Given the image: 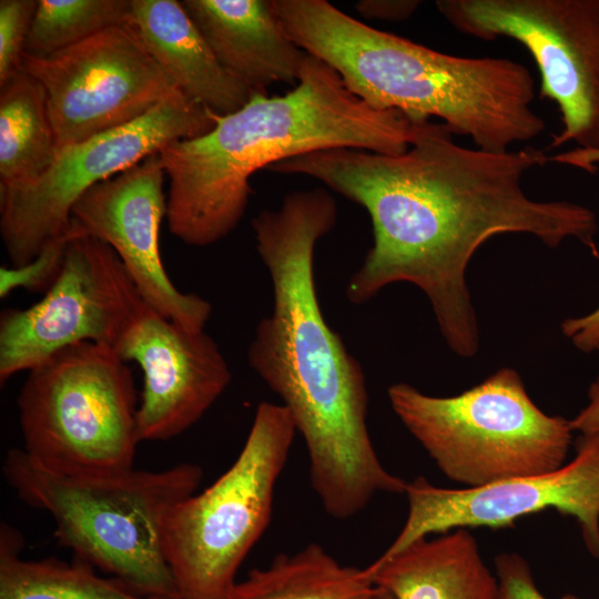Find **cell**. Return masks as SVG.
I'll use <instances>...</instances> for the list:
<instances>
[{
    "instance_id": "6da1fadb",
    "label": "cell",
    "mask_w": 599,
    "mask_h": 599,
    "mask_svg": "<svg viewBox=\"0 0 599 599\" xmlns=\"http://www.w3.org/2000/svg\"><path fill=\"white\" fill-rule=\"evenodd\" d=\"M451 135L434 123L400 154L329 149L267 170L318 180L369 214L374 242L348 281V301L363 304L390 284L410 283L426 294L450 349L471 357L479 331L465 274L476 251L496 235L524 233L549 247L578 240L599 258L597 217L580 204L525 193L524 175L548 161L542 151L491 152Z\"/></svg>"
},
{
    "instance_id": "7a4b0ae2",
    "label": "cell",
    "mask_w": 599,
    "mask_h": 599,
    "mask_svg": "<svg viewBox=\"0 0 599 599\" xmlns=\"http://www.w3.org/2000/svg\"><path fill=\"white\" fill-rule=\"evenodd\" d=\"M337 207L323 189L286 194L253 220L257 253L273 286V309L257 324L247 361L280 396L306 445L309 480L325 512L348 519L380 493L407 481L380 463L367 428L368 394L359 362L322 313L314 277L319 238Z\"/></svg>"
},
{
    "instance_id": "3957f363",
    "label": "cell",
    "mask_w": 599,
    "mask_h": 599,
    "mask_svg": "<svg viewBox=\"0 0 599 599\" xmlns=\"http://www.w3.org/2000/svg\"><path fill=\"white\" fill-rule=\"evenodd\" d=\"M203 135L159 151L169 177L170 232L190 246L212 245L236 229L252 187L250 177L281 161L329 149L400 154L430 121L377 110L352 93L339 74L306 54L295 87L284 95L253 93L235 112L211 111Z\"/></svg>"
},
{
    "instance_id": "277c9868",
    "label": "cell",
    "mask_w": 599,
    "mask_h": 599,
    "mask_svg": "<svg viewBox=\"0 0 599 599\" xmlns=\"http://www.w3.org/2000/svg\"><path fill=\"white\" fill-rule=\"evenodd\" d=\"M271 3L290 38L374 109L417 121L438 118L491 152L509 151L545 130L532 108L534 78L519 62L438 52L366 26L326 0Z\"/></svg>"
},
{
    "instance_id": "5b68a950",
    "label": "cell",
    "mask_w": 599,
    "mask_h": 599,
    "mask_svg": "<svg viewBox=\"0 0 599 599\" xmlns=\"http://www.w3.org/2000/svg\"><path fill=\"white\" fill-rule=\"evenodd\" d=\"M2 469L22 501L52 517L59 544L77 559L140 595L180 599L164 554L162 526L167 510L200 486V466L183 463L156 471L68 473L12 448Z\"/></svg>"
},
{
    "instance_id": "8992f818",
    "label": "cell",
    "mask_w": 599,
    "mask_h": 599,
    "mask_svg": "<svg viewBox=\"0 0 599 599\" xmlns=\"http://www.w3.org/2000/svg\"><path fill=\"white\" fill-rule=\"evenodd\" d=\"M387 394L403 425L460 488L566 464L573 433L569 420L542 412L512 368H500L455 396L426 395L407 383L389 386Z\"/></svg>"
},
{
    "instance_id": "52a82bcc",
    "label": "cell",
    "mask_w": 599,
    "mask_h": 599,
    "mask_svg": "<svg viewBox=\"0 0 599 599\" xmlns=\"http://www.w3.org/2000/svg\"><path fill=\"white\" fill-rule=\"evenodd\" d=\"M295 432L282 404L260 403L232 466L167 510L163 548L180 599L229 598L241 564L270 524Z\"/></svg>"
},
{
    "instance_id": "ba28073f",
    "label": "cell",
    "mask_w": 599,
    "mask_h": 599,
    "mask_svg": "<svg viewBox=\"0 0 599 599\" xmlns=\"http://www.w3.org/2000/svg\"><path fill=\"white\" fill-rule=\"evenodd\" d=\"M138 407L132 370L112 347H67L29 370L20 390L22 449L68 473L131 469Z\"/></svg>"
},
{
    "instance_id": "9c48e42d",
    "label": "cell",
    "mask_w": 599,
    "mask_h": 599,
    "mask_svg": "<svg viewBox=\"0 0 599 599\" xmlns=\"http://www.w3.org/2000/svg\"><path fill=\"white\" fill-rule=\"evenodd\" d=\"M213 126L211 110L177 90L135 121L61 149L38 180L0 186V233L12 266L30 262L63 235L73 206L91 187Z\"/></svg>"
},
{
    "instance_id": "30bf717a",
    "label": "cell",
    "mask_w": 599,
    "mask_h": 599,
    "mask_svg": "<svg viewBox=\"0 0 599 599\" xmlns=\"http://www.w3.org/2000/svg\"><path fill=\"white\" fill-rule=\"evenodd\" d=\"M459 32L522 44L541 77L540 97L562 122L548 149H599V0H438Z\"/></svg>"
},
{
    "instance_id": "8fae6325",
    "label": "cell",
    "mask_w": 599,
    "mask_h": 599,
    "mask_svg": "<svg viewBox=\"0 0 599 599\" xmlns=\"http://www.w3.org/2000/svg\"><path fill=\"white\" fill-rule=\"evenodd\" d=\"M145 305L106 243L87 235L72 237L60 274L43 297L27 308L1 313V384L80 343L114 349Z\"/></svg>"
},
{
    "instance_id": "7c38bea8",
    "label": "cell",
    "mask_w": 599,
    "mask_h": 599,
    "mask_svg": "<svg viewBox=\"0 0 599 599\" xmlns=\"http://www.w3.org/2000/svg\"><path fill=\"white\" fill-rule=\"evenodd\" d=\"M22 70L47 93L58 151L129 124L180 90L128 24L109 28Z\"/></svg>"
},
{
    "instance_id": "4fadbf2b",
    "label": "cell",
    "mask_w": 599,
    "mask_h": 599,
    "mask_svg": "<svg viewBox=\"0 0 599 599\" xmlns=\"http://www.w3.org/2000/svg\"><path fill=\"white\" fill-rule=\"evenodd\" d=\"M405 495L407 519L379 558L432 534L510 527L521 517L555 509L577 520L587 550L599 560V430L580 434L575 457L555 470L460 489L417 477L407 483Z\"/></svg>"
},
{
    "instance_id": "5bb4252c",
    "label": "cell",
    "mask_w": 599,
    "mask_h": 599,
    "mask_svg": "<svg viewBox=\"0 0 599 599\" xmlns=\"http://www.w3.org/2000/svg\"><path fill=\"white\" fill-rule=\"evenodd\" d=\"M164 175L159 153L149 155L85 192L72 209L71 224L116 253L150 307L185 328L202 331L211 303L181 292L161 258L160 227L167 212Z\"/></svg>"
},
{
    "instance_id": "9a60e30c",
    "label": "cell",
    "mask_w": 599,
    "mask_h": 599,
    "mask_svg": "<svg viewBox=\"0 0 599 599\" xmlns=\"http://www.w3.org/2000/svg\"><path fill=\"white\" fill-rule=\"evenodd\" d=\"M114 351L143 373L138 407L142 440H169L197 423L229 386L232 374L216 342L185 328L148 304Z\"/></svg>"
},
{
    "instance_id": "2e32d148",
    "label": "cell",
    "mask_w": 599,
    "mask_h": 599,
    "mask_svg": "<svg viewBox=\"0 0 599 599\" xmlns=\"http://www.w3.org/2000/svg\"><path fill=\"white\" fill-rule=\"evenodd\" d=\"M219 63L254 93L297 82L306 57L287 34L271 0L181 1Z\"/></svg>"
},
{
    "instance_id": "e0dca14e",
    "label": "cell",
    "mask_w": 599,
    "mask_h": 599,
    "mask_svg": "<svg viewBox=\"0 0 599 599\" xmlns=\"http://www.w3.org/2000/svg\"><path fill=\"white\" fill-rule=\"evenodd\" d=\"M126 24L187 97L217 114L237 111L253 95L219 63L176 0H131Z\"/></svg>"
},
{
    "instance_id": "ac0fdd59",
    "label": "cell",
    "mask_w": 599,
    "mask_h": 599,
    "mask_svg": "<svg viewBox=\"0 0 599 599\" xmlns=\"http://www.w3.org/2000/svg\"><path fill=\"white\" fill-rule=\"evenodd\" d=\"M395 599H494L497 578L467 528L424 537L364 568Z\"/></svg>"
},
{
    "instance_id": "d6986e66",
    "label": "cell",
    "mask_w": 599,
    "mask_h": 599,
    "mask_svg": "<svg viewBox=\"0 0 599 599\" xmlns=\"http://www.w3.org/2000/svg\"><path fill=\"white\" fill-rule=\"evenodd\" d=\"M0 186L38 180L58 149L43 85L24 70L0 87Z\"/></svg>"
},
{
    "instance_id": "ffe728a7",
    "label": "cell",
    "mask_w": 599,
    "mask_h": 599,
    "mask_svg": "<svg viewBox=\"0 0 599 599\" xmlns=\"http://www.w3.org/2000/svg\"><path fill=\"white\" fill-rule=\"evenodd\" d=\"M375 589L364 568L343 566L312 542L280 554L234 585L227 599H366Z\"/></svg>"
},
{
    "instance_id": "44dd1931",
    "label": "cell",
    "mask_w": 599,
    "mask_h": 599,
    "mask_svg": "<svg viewBox=\"0 0 599 599\" xmlns=\"http://www.w3.org/2000/svg\"><path fill=\"white\" fill-rule=\"evenodd\" d=\"M22 536L7 524L0 531V599H159L135 592L115 577L104 578L77 559L26 560Z\"/></svg>"
},
{
    "instance_id": "7402d4cb",
    "label": "cell",
    "mask_w": 599,
    "mask_h": 599,
    "mask_svg": "<svg viewBox=\"0 0 599 599\" xmlns=\"http://www.w3.org/2000/svg\"><path fill=\"white\" fill-rule=\"evenodd\" d=\"M131 0H38L24 54L47 58L126 24Z\"/></svg>"
},
{
    "instance_id": "603a6c76",
    "label": "cell",
    "mask_w": 599,
    "mask_h": 599,
    "mask_svg": "<svg viewBox=\"0 0 599 599\" xmlns=\"http://www.w3.org/2000/svg\"><path fill=\"white\" fill-rule=\"evenodd\" d=\"M82 235L72 224L61 236L49 243L33 260L20 266H1L0 297L23 288L29 292H47L57 280L63 265L70 240Z\"/></svg>"
},
{
    "instance_id": "cb8c5ba5",
    "label": "cell",
    "mask_w": 599,
    "mask_h": 599,
    "mask_svg": "<svg viewBox=\"0 0 599 599\" xmlns=\"http://www.w3.org/2000/svg\"><path fill=\"white\" fill-rule=\"evenodd\" d=\"M38 0L0 1V87L21 71Z\"/></svg>"
},
{
    "instance_id": "d4e9b609",
    "label": "cell",
    "mask_w": 599,
    "mask_h": 599,
    "mask_svg": "<svg viewBox=\"0 0 599 599\" xmlns=\"http://www.w3.org/2000/svg\"><path fill=\"white\" fill-rule=\"evenodd\" d=\"M548 161L593 174L598 171L599 149L575 148L551 155ZM561 332L579 351L599 352V306L586 315L566 318L561 323Z\"/></svg>"
},
{
    "instance_id": "484cf974",
    "label": "cell",
    "mask_w": 599,
    "mask_h": 599,
    "mask_svg": "<svg viewBox=\"0 0 599 599\" xmlns=\"http://www.w3.org/2000/svg\"><path fill=\"white\" fill-rule=\"evenodd\" d=\"M497 591L494 599H546L538 590L528 562L516 552L495 558Z\"/></svg>"
},
{
    "instance_id": "4316f807",
    "label": "cell",
    "mask_w": 599,
    "mask_h": 599,
    "mask_svg": "<svg viewBox=\"0 0 599 599\" xmlns=\"http://www.w3.org/2000/svg\"><path fill=\"white\" fill-rule=\"evenodd\" d=\"M419 4L416 0H361L355 8L366 19L400 22L407 20Z\"/></svg>"
},
{
    "instance_id": "83f0119b",
    "label": "cell",
    "mask_w": 599,
    "mask_h": 599,
    "mask_svg": "<svg viewBox=\"0 0 599 599\" xmlns=\"http://www.w3.org/2000/svg\"><path fill=\"white\" fill-rule=\"evenodd\" d=\"M572 432L590 434L599 430V377L588 389V404L569 420Z\"/></svg>"
},
{
    "instance_id": "f1b7e54d",
    "label": "cell",
    "mask_w": 599,
    "mask_h": 599,
    "mask_svg": "<svg viewBox=\"0 0 599 599\" xmlns=\"http://www.w3.org/2000/svg\"><path fill=\"white\" fill-rule=\"evenodd\" d=\"M366 599H395L392 593L382 587L375 586L373 592Z\"/></svg>"
},
{
    "instance_id": "f546056e",
    "label": "cell",
    "mask_w": 599,
    "mask_h": 599,
    "mask_svg": "<svg viewBox=\"0 0 599 599\" xmlns=\"http://www.w3.org/2000/svg\"><path fill=\"white\" fill-rule=\"evenodd\" d=\"M562 599H582V598L577 597V596H575V595L568 593V595H565V596L562 597Z\"/></svg>"
}]
</instances>
